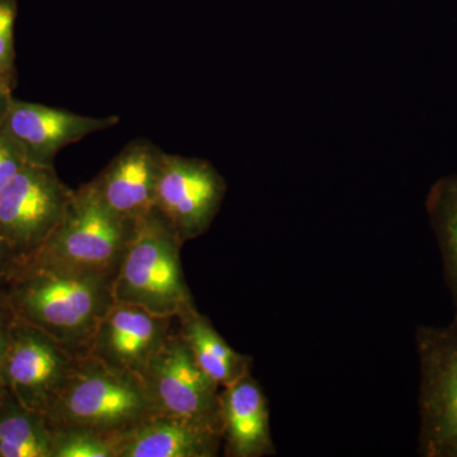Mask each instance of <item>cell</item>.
<instances>
[{
	"mask_svg": "<svg viewBox=\"0 0 457 457\" xmlns=\"http://www.w3.org/2000/svg\"><path fill=\"white\" fill-rule=\"evenodd\" d=\"M119 122L117 116H82L13 97L0 128L22 150L29 164L54 165L65 146Z\"/></svg>",
	"mask_w": 457,
	"mask_h": 457,
	"instance_id": "obj_11",
	"label": "cell"
},
{
	"mask_svg": "<svg viewBox=\"0 0 457 457\" xmlns=\"http://www.w3.org/2000/svg\"><path fill=\"white\" fill-rule=\"evenodd\" d=\"M18 17L17 0H0V84L13 92L17 87L14 27Z\"/></svg>",
	"mask_w": 457,
	"mask_h": 457,
	"instance_id": "obj_19",
	"label": "cell"
},
{
	"mask_svg": "<svg viewBox=\"0 0 457 457\" xmlns=\"http://www.w3.org/2000/svg\"><path fill=\"white\" fill-rule=\"evenodd\" d=\"M14 315L11 309L0 296V398L7 393L2 378L3 359H4L5 347H7L9 330L13 323Z\"/></svg>",
	"mask_w": 457,
	"mask_h": 457,
	"instance_id": "obj_21",
	"label": "cell"
},
{
	"mask_svg": "<svg viewBox=\"0 0 457 457\" xmlns=\"http://www.w3.org/2000/svg\"><path fill=\"white\" fill-rule=\"evenodd\" d=\"M182 246L179 234L155 207L139 219L114 276V303L167 318L194 305L180 262Z\"/></svg>",
	"mask_w": 457,
	"mask_h": 457,
	"instance_id": "obj_2",
	"label": "cell"
},
{
	"mask_svg": "<svg viewBox=\"0 0 457 457\" xmlns=\"http://www.w3.org/2000/svg\"><path fill=\"white\" fill-rule=\"evenodd\" d=\"M77 357L44 330L14 317L3 359V383L21 404L46 417Z\"/></svg>",
	"mask_w": 457,
	"mask_h": 457,
	"instance_id": "obj_8",
	"label": "cell"
},
{
	"mask_svg": "<svg viewBox=\"0 0 457 457\" xmlns=\"http://www.w3.org/2000/svg\"><path fill=\"white\" fill-rule=\"evenodd\" d=\"M156 414L209 427L222 435L221 387L200 366L177 329L149 361L140 376Z\"/></svg>",
	"mask_w": 457,
	"mask_h": 457,
	"instance_id": "obj_6",
	"label": "cell"
},
{
	"mask_svg": "<svg viewBox=\"0 0 457 457\" xmlns=\"http://www.w3.org/2000/svg\"><path fill=\"white\" fill-rule=\"evenodd\" d=\"M53 431L44 414L29 411L11 393L0 398V457H51Z\"/></svg>",
	"mask_w": 457,
	"mask_h": 457,
	"instance_id": "obj_16",
	"label": "cell"
},
{
	"mask_svg": "<svg viewBox=\"0 0 457 457\" xmlns=\"http://www.w3.org/2000/svg\"><path fill=\"white\" fill-rule=\"evenodd\" d=\"M29 164L22 150L0 128V189Z\"/></svg>",
	"mask_w": 457,
	"mask_h": 457,
	"instance_id": "obj_20",
	"label": "cell"
},
{
	"mask_svg": "<svg viewBox=\"0 0 457 457\" xmlns=\"http://www.w3.org/2000/svg\"><path fill=\"white\" fill-rule=\"evenodd\" d=\"M135 225L111 212L86 183L75 189L62 221L31 255L68 269L116 275Z\"/></svg>",
	"mask_w": 457,
	"mask_h": 457,
	"instance_id": "obj_4",
	"label": "cell"
},
{
	"mask_svg": "<svg viewBox=\"0 0 457 457\" xmlns=\"http://www.w3.org/2000/svg\"><path fill=\"white\" fill-rule=\"evenodd\" d=\"M164 155L152 141L132 140L89 185L111 212L137 221L155 207Z\"/></svg>",
	"mask_w": 457,
	"mask_h": 457,
	"instance_id": "obj_12",
	"label": "cell"
},
{
	"mask_svg": "<svg viewBox=\"0 0 457 457\" xmlns=\"http://www.w3.org/2000/svg\"><path fill=\"white\" fill-rule=\"evenodd\" d=\"M17 260V255L12 251L11 246L0 237V287L4 284Z\"/></svg>",
	"mask_w": 457,
	"mask_h": 457,
	"instance_id": "obj_22",
	"label": "cell"
},
{
	"mask_svg": "<svg viewBox=\"0 0 457 457\" xmlns=\"http://www.w3.org/2000/svg\"><path fill=\"white\" fill-rule=\"evenodd\" d=\"M12 99H13V92H12L11 89H8L7 87L0 84V123H2L5 113H7Z\"/></svg>",
	"mask_w": 457,
	"mask_h": 457,
	"instance_id": "obj_23",
	"label": "cell"
},
{
	"mask_svg": "<svg viewBox=\"0 0 457 457\" xmlns=\"http://www.w3.org/2000/svg\"><path fill=\"white\" fill-rule=\"evenodd\" d=\"M222 445L228 457L276 455L266 393L251 374L220 392Z\"/></svg>",
	"mask_w": 457,
	"mask_h": 457,
	"instance_id": "obj_13",
	"label": "cell"
},
{
	"mask_svg": "<svg viewBox=\"0 0 457 457\" xmlns=\"http://www.w3.org/2000/svg\"><path fill=\"white\" fill-rule=\"evenodd\" d=\"M75 189L57 176L54 165L27 164L0 189V237L20 258L40 249L53 234Z\"/></svg>",
	"mask_w": 457,
	"mask_h": 457,
	"instance_id": "obj_7",
	"label": "cell"
},
{
	"mask_svg": "<svg viewBox=\"0 0 457 457\" xmlns=\"http://www.w3.org/2000/svg\"><path fill=\"white\" fill-rule=\"evenodd\" d=\"M225 194L227 182L210 162L165 153L155 209L170 222L183 245L209 230Z\"/></svg>",
	"mask_w": 457,
	"mask_h": 457,
	"instance_id": "obj_9",
	"label": "cell"
},
{
	"mask_svg": "<svg viewBox=\"0 0 457 457\" xmlns=\"http://www.w3.org/2000/svg\"><path fill=\"white\" fill-rule=\"evenodd\" d=\"M173 326L174 318L114 303L99 321L84 354L117 371L141 376Z\"/></svg>",
	"mask_w": 457,
	"mask_h": 457,
	"instance_id": "obj_10",
	"label": "cell"
},
{
	"mask_svg": "<svg viewBox=\"0 0 457 457\" xmlns=\"http://www.w3.org/2000/svg\"><path fill=\"white\" fill-rule=\"evenodd\" d=\"M428 210L457 302V179L436 186L429 196Z\"/></svg>",
	"mask_w": 457,
	"mask_h": 457,
	"instance_id": "obj_17",
	"label": "cell"
},
{
	"mask_svg": "<svg viewBox=\"0 0 457 457\" xmlns=\"http://www.w3.org/2000/svg\"><path fill=\"white\" fill-rule=\"evenodd\" d=\"M176 323L197 365L221 389L251 374L253 359L230 347L195 303L177 315Z\"/></svg>",
	"mask_w": 457,
	"mask_h": 457,
	"instance_id": "obj_15",
	"label": "cell"
},
{
	"mask_svg": "<svg viewBox=\"0 0 457 457\" xmlns=\"http://www.w3.org/2000/svg\"><path fill=\"white\" fill-rule=\"evenodd\" d=\"M156 414L140 376L79 354L47 413L50 425L123 433Z\"/></svg>",
	"mask_w": 457,
	"mask_h": 457,
	"instance_id": "obj_3",
	"label": "cell"
},
{
	"mask_svg": "<svg viewBox=\"0 0 457 457\" xmlns=\"http://www.w3.org/2000/svg\"><path fill=\"white\" fill-rule=\"evenodd\" d=\"M221 446L215 429L154 414L120 435L117 457H215Z\"/></svg>",
	"mask_w": 457,
	"mask_h": 457,
	"instance_id": "obj_14",
	"label": "cell"
},
{
	"mask_svg": "<svg viewBox=\"0 0 457 457\" xmlns=\"http://www.w3.org/2000/svg\"><path fill=\"white\" fill-rule=\"evenodd\" d=\"M114 276L68 269L29 255L17 260L0 296L14 317L79 356L114 303Z\"/></svg>",
	"mask_w": 457,
	"mask_h": 457,
	"instance_id": "obj_1",
	"label": "cell"
},
{
	"mask_svg": "<svg viewBox=\"0 0 457 457\" xmlns=\"http://www.w3.org/2000/svg\"><path fill=\"white\" fill-rule=\"evenodd\" d=\"M50 426L53 431L51 457H117L119 455L121 433L101 431L89 427Z\"/></svg>",
	"mask_w": 457,
	"mask_h": 457,
	"instance_id": "obj_18",
	"label": "cell"
},
{
	"mask_svg": "<svg viewBox=\"0 0 457 457\" xmlns=\"http://www.w3.org/2000/svg\"><path fill=\"white\" fill-rule=\"evenodd\" d=\"M420 453L457 457V320L449 328H418Z\"/></svg>",
	"mask_w": 457,
	"mask_h": 457,
	"instance_id": "obj_5",
	"label": "cell"
}]
</instances>
